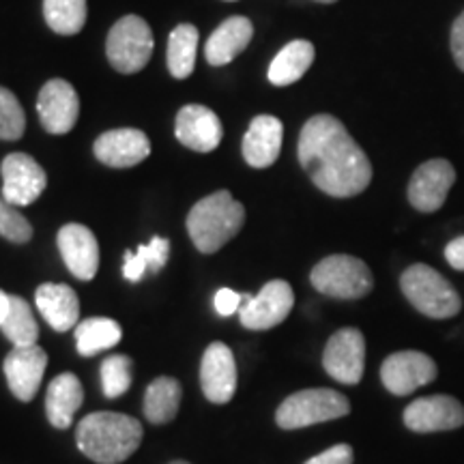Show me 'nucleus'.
I'll use <instances>...</instances> for the list:
<instances>
[{"mask_svg":"<svg viewBox=\"0 0 464 464\" xmlns=\"http://www.w3.org/2000/svg\"><path fill=\"white\" fill-rule=\"evenodd\" d=\"M297 155L312 183L334 198L359 196L372 181L368 155L332 114L307 119L299 133Z\"/></svg>","mask_w":464,"mask_h":464,"instance_id":"f257e3e1","label":"nucleus"},{"mask_svg":"<svg viewBox=\"0 0 464 464\" xmlns=\"http://www.w3.org/2000/svg\"><path fill=\"white\" fill-rule=\"evenodd\" d=\"M142 423L136 417L114 411L86 415L75 430L78 448L97 464H121L140 448Z\"/></svg>","mask_w":464,"mask_h":464,"instance_id":"f03ea898","label":"nucleus"},{"mask_svg":"<svg viewBox=\"0 0 464 464\" xmlns=\"http://www.w3.org/2000/svg\"><path fill=\"white\" fill-rule=\"evenodd\" d=\"M243 224H246V208L226 189L196 202L188 216L189 239L202 254L219 252L226 243L239 235Z\"/></svg>","mask_w":464,"mask_h":464,"instance_id":"7ed1b4c3","label":"nucleus"},{"mask_svg":"<svg viewBox=\"0 0 464 464\" xmlns=\"http://www.w3.org/2000/svg\"><path fill=\"white\" fill-rule=\"evenodd\" d=\"M400 290L420 314L434 321H445L462 310L460 295L448 277L423 263L411 265L400 276Z\"/></svg>","mask_w":464,"mask_h":464,"instance_id":"20e7f679","label":"nucleus"},{"mask_svg":"<svg viewBox=\"0 0 464 464\" xmlns=\"http://www.w3.org/2000/svg\"><path fill=\"white\" fill-rule=\"evenodd\" d=\"M351 413V402L344 393L316 387L290 393L276 411V423L282 430H299V428L316 426L332 420H340Z\"/></svg>","mask_w":464,"mask_h":464,"instance_id":"39448f33","label":"nucleus"},{"mask_svg":"<svg viewBox=\"0 0 464 464\" xmlns=\"http://www.w3.org/2000/svg\"><path fill=\"white\" fill-rule=\"evenodd\" d=\"M310 282L318 293L332 299H363L372 293L374 277L362 258L348 254H334L323 258L310 274Z\"/></svg>","mask_w":464,"mask_h":464,"instance_id":"423d86ee","label":"nucleus"},{"mask_svg":"<svg viewBox=\"0 0 464 464\" xmlns=\"http://www.w3.org/2000/svg\"><path fill=\"white\" fill-rule=\"evenodd\" d=\"M153 31L140 15H125L110 28L106 54L110 65L119 73H138L147 67L153 54Z\"/></svg>","mask_w":464,"mask_h":464,"instance_id":"0eeeda50","label":"nucleus"},{"mask_svg":"<svg viewBox=\"0 0 464 464\" xmlns=\"http://www.w3.org/2000/svg\"><path fill=\"white\" fill-rule=\"evenodd\" d=\"M293 286L286 280H271L265 284L256 297L243 295L239 321L243 327L252 329V332H266V329H274L286 321L293 312Z\"/></svg>","mask_w":464,"mask_h":464,"instance_id":"6e6552de","label":"nucleus"},{"mask_svg":"<svg viewBox=\"0 0 464 464\" xmlns=\"http://www.w3.org/2000/svg\"><path fill=\"white\" fill-rule=\"evenodd\" d=\"M323 368L342 385H357L365 370V338L355 327H344L327 340Z\"/></svg>","mask_w":464,"mask_h":464,"instance_id":"1a4fd4ad","label":"nucleus"},{"mask_svg":"<svg viewBox=\"0 0 464 464\" xmlns=\"http://www.w3.org/2000/svg\"><path fill=\"white\" fill-rule=\"evenodd\" d=\"M439 368L434 359L420 351H398L382 362V387L393 396H411L437 379Z\"/></svg>","mask_w":464,"mask_h":464,"instance_id":"9d476101","label":"nucleus"},{"mask_svg":"<svg viewBox=\"0 0 464 464\" xmlns=\"http://www.w3.org/2000/svg\"><path fill=\"white\" fill-rule=\"evenodd\" d=\"M404 426L417 434L458 430L464 426V406L448 393L417 398L404 409Z\"/></svg>","mask_w":464,"mask_h":464,"instance_id":"9b49d317","label":"nucleus"},{"mask_svg":"<svg viewBox=\"0 0 464 464\" xmlns=\"http://www.w3.org/2000/svg\"><path fill=\"white\" fill-rule=\"evenodd\" d=\"M454 183L456 170L448 160H428L413 172L406 196L420 213H434L445 205Z\"/></svg>","mask_w":464,"mask_h":464,"instance_id":"f8f14e48","label":"nucleus"},{"mask_svg":"<svg viewBox=\"0 0 464 464\" xmlns=\"http://www.w3.org/2000/svg\"><path fill=\"white\" fill-rule=\"evenodd\" d=\"M3 198L14 207L33 205L48 188V174L26 153H9L0 166Z\"/></svg>","mask_w":464,"mask_h":464,"instance_id":"ddd939ff","label":"nucleus"},{"mask_svg":"<svg viewBox=\"0 0 464 464\" xmlns=\"http://www.w3.org/2000/svg\"><path fill=\"white\" fill-rule=\"evenodd\" d=\"M37 112L44 130L54 136L69 133L78 123L80 97L67 80L54 78L45 82L37 97Z\"/></svg>","mask_w":464,"mask_h":464,"instance_id":"4468645a","label":"nucleus"},{"mask_svg":"<svg viewBox=\"0 0 464 464\" xmlns=\"http://www.w3.org/2000/svg\"><path fill=\"white\" fill-rule=\"evenodd\" d=\"M45 368H48V355L37 344L14 346L3 363L9 390L20 402H31L37 396Z\"/></svg>","mask_w":464,"mask_h":464,"instance_id":"2eb2a0df","label":"nucleus"},{"mask_svg":"<svg viewBox=\"0 0 464 464\" xmlns=\"http://www.w3.org/2000/svg\"><path fill=\"white\" fill-rule=\"evenodd\" d=\"M177 140L196 153H211L222 142L224 130L219 116L211 108L200 103H189L179 110L174 121Z\"/></svg>","mask_w":464,"mask_h":464,"instance_id":"dca6fc26","label":"nucleus"},{"mask_svg":"<svg viewBox=\"0 0 464 464\" xmlns=\"http://www.w3.org/2000/svg\"><path fill=\"white\" fill-rule=\"evenodd\" d=\"M200 385L208 402L226 404L237 392V362L224 342L207 346L200 363Z\"/></svg>","mask_w":464,"mask_h":464,"instance_id":"f3484780","label":"nucleus"},{"mask_svg":"<svg viewBox=\"0 0 464 464\" xmlns=\"http://www.w3.org/2000/svg\"><path fill=\"white\" fill-rule=\"evenodd\" d=\"M58 249L67 269L78 280L89 282L100 269V243L91 228L82 224H67L58 230Z\"/></svg>","mask_w":464,"mask_h":464,"instance_id":"a211bd4d","label":"nucleus"},{"mask_svg":"<svg viewBox=\"0 0 464 464\" xmlns=\"http://www.w3.org/2000/svg\"><path fill=\"white\" fill-rule=\"evenodd\" d=\"M95 158L110 168L138 166L150 155V140L140 130H110L95 140Z\"/></svg>","mask_w":464,"mask_h":464,"instance_id":"6ab92c4d","label":"nucleus"},{"mask_svg":"<svg viewBox=\"0 0 464 464\" xmlns=\"http://www.w3.org/2000/svg\"><path fill=\"white\" fill-rule=\"evenodd\" d=\"M282 138V121L274 114H258L256 119H252L247 133L243 136V160L258 170L274 166L280 158Z\"/></svg>","mask_w":464,"mask_h":464,"instance_id":"aec40b11","label":"nucleus"},{"mask_svg":"<svg viewBox=\"0 0 464 464\" xmlns=\"http://www.w3.org/2000/svg\"><path fill=\"white\" fill-rule=\"evenodd\" d=\"M34 304L54 332H69L80 321V299L67 284H42L34 290Z\"/></svg>","mask_w":464,"mask_h":464,"instance_id":"412c9836","label":"nucleus"},{"mask_svg":"<svg viewBox=\"0 0 464 464\" xmlns=\"http://www.w3.org/2000/svg\"><path fill=\"white\" fill-rule=\"evenodd\" d=\"M254 37V26L247 17L232 15L228 20L222 22L205 45L207 63L213 67L228 65L235 61L243 50L247 48Z\"/></svg>","mask_w":464,"mask_h":464,"instance_id":"4be33fe9","label":"nucleus"},{"mask_svg":"<svg viewBox=\"0 0 464 464\" xmlns=\"http://www.w3.org/2000/svg\"><path fill=\"white\" fill-rule=\"evenodd\" d=\"M84 404V387L73 372H63L52 379L45 393V413L58 430H67L73 423V415Z\"/></svg>","mask_w":464,"mask_h":464,"instance_id":"5701e85b","label":"nucleus"},{"mask_svg":"<svg viewBox=\"0 0 464 464\" xmlns=\"http://www.w3.org/2000/svg\"><path fill=\"white\" fill-rule=\"evenodd\" d=\"M314 56V45L305 42V39H295V42L284 45V48L277 52V56L271 61L266 78H269V82L274 86L295 84L297 80L304 78L307 69L312 67Z\"/></svg>","mask_w":464,"mask_h":464,"instance_id":"b1692460","label":"nucleus"},{"mask_svg":"<svg viewBox=\"0 0 464 464\" xmlns=\"http://www.w3.org/2000/svg\"><path fill=\"white\" fill-rule=\"evenodd\" d=\"M181 385L172 376H160L144 393V417L155 426L170 423L181 406Z\"/></svg>","mask_w":464,"mask_h":464,"instance_id":"393cba45","label":"nucleus"},{"mask_svg":"<svg viewBox=\"0 0 464 464\" xmlns=\"http://www.w3.org/2000/svg\"><path fill=\"white\" fill-rule=\"evenodd\" d=\"M123 338L121 324L112 318H86L75 324V346L82 357H95L97 353L108 351Z\"/></svg>","mask_w":464,"mask_h":464,"instance_id":"a878e982","label":"nucleus"},{"mask_svg":"<svg viewBox=\"0 0 464 464\" xmlns=\"http://www.w3.org/2000/svg\"><path fill=\"white\" fill-rule=\"evenodd\" d=\"M196 50H198V28L194 24H179L168 39V69L172 78H189L196 65Z\"/></svg>","mask_w":464,"mask_h":464,"instance_id":"bb28decb","label":"nucleus"},{"mask_svg":"<svg viewBox=\"0 0 464 464\" xmlns=\"http://www.w3.org/2000/svg\"><path fill=\"white\" fill-rule=\"evenodd\" d=\"M0 332L5 334L14 346H33L39 340V324L26 299L11 295V307L5 323L0 324Z\"/></svg>","mask_w":464,"mask_h":464,"instance_id":"cd10ccee","label":"nucleus"},{"mask_svg":"<svg viewBox=\"0 0 464 464\" xmlns=\"http://www.w3.org/2000/svg\"><path fill=\"white\" fill-rule=\"evenodd\" d=\"M44 15L56 34H75L86 24V0H44Z\"/></svg>","mask_w":464,"mask_h":464,"instance_id":"c85d7f7f","label":"nucleus"},{"mask_svg":"<svg viewBox=\"0 0 464 464\" xmlns=\"http://www.w3.org/2000/svg\"><path fill=\"white\" fill-rule=\"evenodd\" d=\"M131 387V359L112 355L102 363V390L106 398H121Z\"/></svg>","mask_w":464,"mask_h":464,"instance_id":"c756f323","label":"nucleus"},{"mask_svg":"<svg viewBox=\"0 0 464 464\" xmlns=\"http://www.w3.org/2000/svg\"><path fill=\"white\" fill-rule=\"evenodd\" d=\"M26 130V114L17 97L0 86V140H20Z\"/></svg>","mask_w":464,"mask_h":464,"instance_id":"7c9ffc66","label":"nucleus"},{"mask_svg":"<svg viewBox=\"0 0 464 464\" xmlns=\"http://www.w3.org/2000/svg\"><path fill=\"white\" fill-rule=\"evenodd\" d=\"M0 237L17 246L33 239L31 222L5 198H0Z\"/></svg>","mask_w":464,"mask_h":464,"instance_id":"2f4dec72","label":"nucleus"},{"mask_svg":"<svg viewBox=\"0 0 464 464\" xmlns=\"http://www.w3.org/2000/svg\"><path fill=\"white\" fill-rule=\"evenodd\" d=\"M150 266L149 263V247L140 246L136 252H127L125 260H123V276L125 280L130 282H140L147 269Z\"/></svg>","mask_w":464,"mask_h":464,"instance_id":"473e14b6","label":"nucleus"},{"mask_svg":"<svg viewBox=\"0 0 464 464\" xmlns=\"http://www.w3.org/2000/svg\"><path fill=\"white\" fill-rule=\"evenodd\" d=\"M353 460H355V451H353L351 445L338 443L304 464H353Z\"/></svg>","mask_w":464,"mask_h":464,"instance_id":"72a5a7b5","label":"nucleus"},{"mask_svg":"<svg viewBox=\"0 0 464 464\" xmlns=\"http://www.w3.org/2000/svg\"><path fill=\"white\" fill-rule=\"evenodd\" d=\"M147 247H149V263H150L149 269L153 271V274H158V271L164 269L166 263H168V254H170V241L161 239V237H153Z\"/></svg>","mask_w":464,"mask_h":464,"instance_id":"f704fd0d","label":"nucleus"},{"mask_svg":"<svg viewBox=\"0 0 464 464\" xmlns=\"http://www.w3.org/2000/svg\"><path fill=\"white\" fill-rule=\"evenodd\" d=\"M243 301V295L235 293L230 288H219L216 293V310L219 316H232L235 312H239Z\"/></svg>","mask_w":464,"mask_h":464,"instance_id":"c9c22d12","label":"nucleus"},{"mask_svg":"<svg viewBox=\"0 0 464 464\" xmlns=\"http://www.w3.org/2000/svg\"><path fill=\"white\" fill-rule=\"evenodd\" d=\"M450 45H451V54H454L456 67L460 69V72H464V11L456 17L454 26H451Z\"/></svg>","mask_w":464,"mask_h":464,"instance_id":"e433bc0d","label":"nucleus"},{"mask_svg":"<svg viewBox=\"0 0 464 464\" xmlns=\"http://www.w3.org/2000/svg\"><path fill=\"white\" fill-rule=\"evenodd\" d=\"M445 260H448L451 269L464 271V235L456 237L445 246Z\"/></svg>","mask_w":464,"mask_h":464,"instance_id":"4c0bfd02","label":"nucleus"},{"mask_svg":"<svg viewBox=\"0 0 464 464\" xmlns=\"http://www.w3.org/2000/svg\"><path fill=\"white\" fill-rule=\"evenodd\" d=\"M9 307H11V295L0 290V324L5 323V318L9 314Z\"/></svg>","mask_w":464,"mask_h":464,"instance_id":"58836bf2","label":"nucleus"},{"mask_svg":"<svg viewBox=\"0 0 464 464\" xmlns=\"http://www.w3.org/2000/svg\"><path fill=\"white\" fill-rule=\"evenodd\" d=\"M316 3H323V5H332V3H338V0H316Z\"/></svg>","mask_w":464,"mask_h":464,"instance_id":"ea45409f","label":"nucleus"},{"mask_svg":"<svg viewBox=\"0 0 464 464\" xmlns=\"http://www.w3.org/2000/svg\"><path fill=\"white\" fill-rule=\"evenodd\" d=\"M168 464H189V462H185V460H172V462H168Z\"/></svg>","mask_w":464,"mask_h":464,"instance_id":"a19ab883","label":"nucleus"}]
</instances>
